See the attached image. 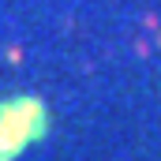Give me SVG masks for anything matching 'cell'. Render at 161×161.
Instances as JSON below:
<instances>
[{
	"label": "cell",
	"mask_w": 161,
	"mask_h": 161,
	"mask_svg": "<svg viewBox=\"0 0 161 161\" xmlns=\"http://www.w3.org/2000/svg\"><path fill=\"white\" fill-rule=\"evenodd\" d=\"M45 131V109L38 101H4L0 105V161H11L30 139Z\"/></svg>",
	"instance_id": "1"
}]
</instances>
